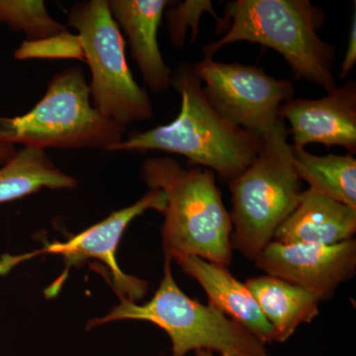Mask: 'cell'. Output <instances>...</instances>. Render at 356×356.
Returning <instances> with one entry per match:
<instances>
[{
	"instance_id": "6da1fadb",
	"label": "cell",
	"mask_w": 356,
	"mask_h": 356,
	"mask_svg": "<svg viewBox=\"0 0 356 356\" xmlns=\"http://www.w3.org/2000/svg\"><path fill=\"white\" fill-rule=\"evenodd\" d=\"M172 86L181 97L170 124L134 132L110 152L161 151L188 159L227 181L245 172L261 151L262 138L236 127L221 116L204 93L193 65L182 62L172 72Z\"/></svg>"
},
{
	"instance_id": "7a4b0ae2",
	"label": "cell",
	"mask_w": 356,
	"mask_h": 356,
	"mask_svg": "<svg viewBox=\"0 0 356 356\" xmlns=\"http://www.w3.org/2000/svg\"><path fill=\"white\" fill-rule=\"evenodd\" d=\"M140 175L149 188L166 195L161 228L165 259L194 255L228 268L233 259V226L215 172L201 166L184 168L175 159L161 156L146 159Z\"/></svg>"
},
{
	"instance_id": "3957f363",
	"label": "cell",
	"mask_w": 356,
	"mask_h": 356,
	"mask_svg": "<svg viewBox=\"0 0 356 356\" xmlns=\"http://www.w3.org/2000/svg\"><path fill=\"white\" fill-rule=\"evenodd\" d=\"M224 20L227 31L203 47L204 57L238 42L259 44L282 56L297 79L327 92L337 88L336 51L318 35L325 13L309 0H234L227 3Z\"/></svg>"
},
{
	"instance_id": "277c9868",
	"label": "cell",
	"mask_w": 356,
	"mask_h": 356,
	"mask_svg": "<svg viewBox=\"0 0 356 356\" xmlns=\"http://www.w3.org/2000/svg\"><path fill=\"white\" fill-rule=\"evenodd\" d=\"M289 131L282 118L262 138L261 151L245 172L228 181L233 250L254 261L299 202L302 181L293 165Z\"/></svg>"
},
{
	"instance_id": "5b68a950",
	"label": "cell",
	"mask_w": 356,
	"mask_h": 356,
	"mask_svg": "<svg viewBox=\"0 0 356 356\" xmlns=\"http://www.w3.org/2000/svg\"><path fill=\"white\" fill-rule=\"evenodd\" d=\"M127 128L92 106L83 70L72 65L51 77L42 99L27 113L0 117V143L33 149H102L110 152Z\"/></svg>"
},
{
	"instance_id": "8992f818",
	"label": "cell",
	"mask_w": 356,
	"mask_h": 356,
	"mask_svg": "<svg viewBox=\"0 0 356 356\" xmlns=\"http://www.w3.org/2000/svg\"><path fill=\"white\" fill-rule=\"evenodd\" d=\"M145 321L170 337L172 356L206 350L222 355L268 356L266 343L214 306L191 299L175 282L172 261L165 259L163 277L153 298L143 305L121 299L105 317L89 321L88 329L117 321Z\"/></svg>"
},
{
	"instance_id": "52a82bcc",
	"label": "cell",
	"mask_w": 356,
	"mask_h": 356,
	"mask_svg": "<svg viewBox=\"0 0 356 356\" xmlns=\"http://www.w3.org/2000/svg\"><path fill=\"white\" fill-rule=\"evenodd\" d=\"M67 25L76 30L90 69L92 106L105 118L126 128L153 118L151 98L134 79L125 40L110 13L108 0L76 2L67 13Z\"/></svg>"
},
{
	"instance_id": "ba28073f",
	"label": "cell",
	"mask_w": 356,
	"mask_h": 356,
	"mask_svg": "<svg viewBox=\"0 0 356 356\" xmlns=\"http://www.w3.org/2000/svg\"><path fill=\"white\" fill-rule=\"evenodd\" d=\"M203 90L218 113L236 127L264 138L280 122L281 107L294 99L288 79H276L252 65L204 57L193 65Z\"/></svg>"
},
{
	"instance_id": "9c48e42d",
	"label": "cell",
	"mask_w": 356,
	"mask_h": 356,
	"mask_svg": "<svg viewBox=\"0 0 356 356\" xmlns=\"http://www.w3.org/2000/svg\"><path fill=\"white\" fill-rule=\"evenodd\" d=\"M166 204L168 200L165 192L159 189H151L137 202L112 213L102 222L72 236L67 242L49 243L36 252L15 257L3 255L0 259V275L8 273L20 262L40 254L62 255L67 267V273L70 267L83 264L88 259H97L108 267L112 287L120 300L126 299L136 303L147 294V282L135 276L127 275L121 270L116 261L117 248L126 228L135 218L147 210L158 211L163 214Z\"/></svg>"
},
{
	"instance_id": "30bf717a",
	"label": "cell",
	"mask_w": 356,
	"mask_h": 356,
	"mask_svg": "<svg viewBox=\"0 0 356 356\" xmlns=\"http://www.w3.org/2000/svg\"><path fill=\"white\" fill-rule=\"evenodd\" d=\"M266 275L313 293L321 302L334 296L356 273L355 238L332 245L270 242L255 259Z\"/></svg>"
},
{
	"instance_id": "8fae6325",
	"label": "cell",
	"mask_w": 356,
	"mask_h": 356,
	"mask_svg": "<svg viewBox=\"0 0 356 356\" xmlns=\"http://www.w3.org/2000/svg\"><path fill=\"white\" fill-rule=\"evenodd\" d=\"M288 122L293 147L311 143L356 153V83L348 81L318 99H292L280 110Z\"/></svg>"
},
{
	"instance_id": "7c38bea8",
	"label": "cell",
	"mask_w": 356,
	"mask_h": 356,
	"mask_svg": "<svg viewBox=\"0 0 356 356\" xmlns=\"http://www.w3.org/2000/svg\"><path fill=\"white\" fill-rule=\"evenodd\" d=\"M170 0H108L110 13L127 36L131 56L153 92H166L172 72L159 50L158 31Z\"/></svg>"
},
{
	"instance_id": "4fadbf2b",
	"label": "cell",
	"mask_w": 356,
	"mask_h": 356,
	"mask_svg": "<svg viewBox=\"0 0 356 356\" xmlns=\"http://www.w3.org/2000/svg\"><path fill=\"white\" fill-rule=\"evenodd\" d=\"M186 275L197 281L207 294L209 304L227 317L236 321L264 343H273L270 325L245 285L236 280L227 267L182 254L170 257Z\"/></svg>"
},
{
	"instance_id": "5bb4252c",
	"label": "cell",
	"mask_w": 356,
	"mask_h": 356,
	"mask_svg": "<svg viewBox=\"0 0 356 356\" xmlns=\"http://www.w3.org/2000/svg\"><path fill=\"white\" fill-rule=\"evenodd\" d=\"M356 210L306 189L290 216L274 234V242L332 245L353 238Z\"/></svg>"
},
{
	"instance_id": "9a60e30c",
	"label": "cell",
	"mask_w": 356,
	"mask_h": 356,
	"mask_svg": "<svg viewBox=\"0 0 356 356\" xmlns=\"http://www.w3.org/2000/svg\"><path fill=\"white\" fill-rule=\"evenodd\" d=\"M245 285L273 329V341L284 343L318 315V297L287 281L264 275L248 278Z\"/></svg>"
},
{
	"instance_id": "2e32d148",
	"label": "cell",
	"mask_w": 356,
	"mask_h": 356,
	"mask_svg": "<svg viewBox=\"0 0 356 356\" xmlns=\"http://www.w3.org/2000/svg\"><path fill=\"white\" fill-rule=\"evenodd\" d=\"M77 180L54 163L44 149L24 147L0 168V204L43 188L72 189Z\"/></svg>"
},
{
	"instance_id": "e0dca14e",
	"label": "cell",
	"mask_w": 356,
	"mask_h": 356,
	"mask_svg": "<svg viewBox=\"0 0 356 356\" xmlns=\"http://www.w3.org/2000/svg\"><path fill=\"white\" fill-rule=\"evenodd\" d=\"M293 165L309 188L356 210V159L353 154L316 156L292 146Z\"/></svg>"
},
{
	"instance_id": "ac0fdd59",
	"label": "cell",
	"mask_w": 356,
	"mask_h": 356,
	"mask_svg": "<svg viewBox=\"0 0 356 356\" xmlns=\"http://www.w3.org/2000/svg\"><path fill=\"white\" fill-rule=\"evenodd\" d=\"M0 24L24 33L27 42L44 41L69 32L51 17L41 0H0Z\"/></svg>"
},
{
	"instance_id": "d6986e66",
	"label": "cell",
	"mask_w": 356,
	"mask_h": 356,
	"mask_svg": "<svg viewBox=\"0 0 356 356\" xmlns=\"http://www.w3.org/2000/svg\"><path fill=\"white\" fill-rule=\"evenodd\" d=\"M205 13L210 14L216 21L219 33L226 31V22L224 18L217 15L211 0H186L184 2H175L170 8H166L163 15L173 47L184 49L188 27L191 29V44L192 46L195 43L200 33L199 24Z\"/></svg>"
},
{
	"instance_id": "ffe728a7",
	"label": "cell",
	"mask_w": 356,
	"mask_h": 356,
	"mask_svg": "<svg viewBox=\"0 0 356 356\" xmlns=\"http://www.w3.org/2000/svg\"><path fill=\"white\" fill-rule=\"evenodd\" d=\"M356 64V13H353V20L351 22L350 39H348V49L344 56L343 65H341L339 79H343L348 76Z\"/></svg>"
},
{
	"instance_id": "44dd1931",
	"label": "cell",
	"mask_w": 356,
	"mask_h": 356,
	"mask_svg": "<svg viewBox=\"0 0 356 356\" xmlns=\"http://www.w3.org/2000/svg\"><path fill=\"white\" fill-rule=\"evenodd\" d=\"M15 146L7 143H0V165H6L16 154Z\"/></svg>"
},
{
	"instance_id": "7402d4cb",
	"label": "cell",
	"mask_w": 356,
	"mask_h": 356,
	"mask_svg": "<svg viewBox=\"0 0 356 356\" xmlns=\"http://www.w3.org/2000/svg\"><path fill=\"white\" fill-rule=\"evenodd\" d=\"M196 356H214V353L211 350H199L195 351ZM221 356H243L240 355H222Z\"/></svg>"
}]
</instances>
